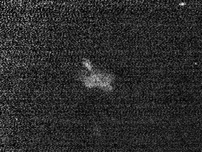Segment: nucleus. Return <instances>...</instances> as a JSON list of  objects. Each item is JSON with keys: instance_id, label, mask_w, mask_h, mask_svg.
<instances>
[{"instance_id": "nucleus-2", "label": "nucleus", "mask_w": 202, "mask_h": 152, "mask_svg": "<svg viewBox=\"0 0 202 152\" xmlns=\"http://www.w3.org/2000/svg\"><path fill=\"white\" fill-rule=\"evenodd\" d=\"M187 4V3H185V2H181V3H179V6H185Z\"/></svg>"}, {"instance_id": "nucleus-1", "label": "nucleus", "mask_w": 202, "mask_h": 152, "mask_svg": "<svg viewBox=\"0 0 202 152\" xmlns=\"http://www.w3.org/2000/svg\"><path fill=\"white\" fill-rule=\"evenodd\" d=\"M85 67L87 68V69H89L90 71H91V68H92V66H91V63L89 62V61H86L85 62Z\"/></svg>"}]
</instances>
